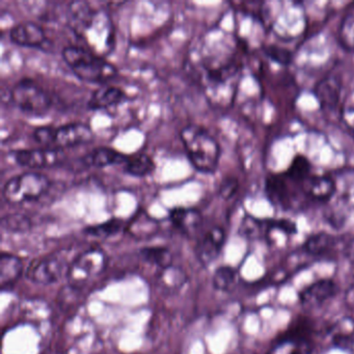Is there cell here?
<instances>
[{"mask_svg": "<svg viewBox=\"0 0 354 354\" xmlns=\"http://www.w3.org/2000/svg\"><path fill=\"white\" fill-rule=\"evenodd\" d=\"M345 304L351 312L354 313V283L348 288L345 294Z\"/></svg>", "mask_w": 354, "mask_h": 354, "instance_id": "cell-37", "label": "cell"}, {"mask_svg": "<svg viewBox=\"0 0 354 354\" xmlns=\"http://www.w3.org/2000/svg\"><path fill=\"white\" fill-rule=\"evenodd\" d=\"M225 242V230L221 227H211L198 242V248H196V256H198V261L204 266H208L211 263L214 262L221 254Z\"/></svg>", "mask_w": 354, "mask_h": 354, "instance_id": "cell-11", "label": "cell"}, {"mask_svg": "<svg viewBox=\"0 0 354 354\" xmlns=\"http://www.w3.org/2000/svg\"><path fill=\"white\" fill-rule=\"evenodd\" d=\"M10 40L18 46L45 49L48 45L46 32L42 26L32 21H24L10 30Z\"/></svg>", "mask_w": 354, "mask_h": 354, "instance_id": "cell-9", "label": "cell"}, {"mask_svg": "<svg viewBox=\"0 0 354 354\" xmlns=\"http://www.w3.org/2000/svg\"><path fill=\"white\" fill-rule=\"evenodd\" d=\"M342 119H343L344 123L347 126L348 129L354 133V109L350 107V109H344L342 113Z\"/></svg>", "mask_w": 354, "mask_h": 354, "instance_id": "cell-36", "label": "cell"}, {"mask_svg": "<svg viewBox=\"0 0 354 354\" xmlns=\"http://www.w3.org/2000/svg\"><path fill=\"white\" fill-rule=\"evenodd\" d=\"M337 292V286L333 279H320L300 292L299 301L308 310L318 308L335 297Z\"/></svg>", "mask_w": 354, "mask_h": 354, "instance_id": "cell-10", "label": "cell"}, {"mask_svg": "<svg viewBox=\"0 0 354 354\" xmlns=\"http://www.w3.org/2000/svg\"><path fill=\"white\" fill-rule=\"evenodd\" d=\"M187 281V275L183 269L171 266L161 269L157 279V285L161 292L165 294L175 293L179 291Z\"/></svg>", "mask_w": 354, "mask_h": 354, "instance_id": "cell-20", "label": "cell"}, {"mask_svg": "<svg viewBox=\"0 0 354 354\" xmlns=\"http://www.w3.org/2000/svg\"><path fill=\"white\" fill-rule=\"evenodd\" d=\"M188 159L196 171L213 174L218 167L221 146L202 126L190 124L180 133Z\"/></svg>", "mask_w": 354, "mask_h": 354, "instance_id": "cell-1", "label": "cell"}, {"mask_svg": "<svg viewBox=\"0 0 354 354\" xmlns=\"http://www.w3.org/2000/svg\"><path fill=\"white\" fill-rule=\"evenodd\" d=\"M267 354H315V350L310 342L296 337L283 339Z\"/></svg>", "mask_w": 354, "mask_h": 354, "instance_id": "cell-22", "label": "cell"}, {"mask_svg": "<svg viewBox=\"0 0 354 354\" xmlns=\"http://www.w3.org/2000/svg\"><path fill=\"white\" fill-rule=\"evenodd\" d=\"M13 158L18 165L26 169H53L66 160V154L57 148L26 149L15 151Z\"/></svg>", "mask_w": 354, "mask_h": 354, "instance_id": "cell-7", "label": "cell"}, {"mask_svg": "<svg viewBox=\"0 0 354 354\" xmlns=\"http://www.w3.org/2000/svg\"><path fill=\"white\" fill-rule=\"evenodd\" d=\"M10 100L30 117H44L53 106L50 94L30 78H22L16 82L10 91Z\"/></svg>", "mask_w": 354, "mask_h": 354, "instance_id": "cell-4", "label": "cell"}, {"mask_svg": "<svg viewBox=\"0 0 354 354\" xmlns=\"http://www.w3.org/2000/svg\"><path fill=\"white\" fill-rule=\"evenodd\" d=\"M239 233L243 237L252 238V239L261 237L263 234H268L267 219H259L248 215L244 217L240 225Z\"/></svg>", "mask_w": 354, "mask_h": 354, "instance_id": "cell-30", "label": "cell"}, {"mask_svg": "<svg viewBox=\"0 0 354 354\" xmlns=\"http://www.w3.org/2000/svg\"><path fill=\"white\" fill-rule=\"evenodd\" d=\"M82 297V289L68 285L59 294V306L64 310H70L80 306Z\"/></svg>", "mask_w": 354, "mask_h": 354, "instance_id": "cell-32", "label": "cell"}, {"mask_svg": "<svg viewBox=\"0 0 354 354\" xmlns=\"http://www.w3.org/2000/svg\"><path fill=\"white\" fill-rule=\"evenodd\" d=\"M238 281V272L231 266H221L213 274L212 283L215 289L229 292L235 288Z\"/></svg>", "mask_w": 354, "mask_h": 354, "instance_id": "cell-27", "label": "cell"}, {"mask_svg": "<svg viewBox=\"0 0 354 354\" xmlns=\"http://www.w3.org/2000/svg\"><path fill=\"white\" fill-rule=\"evenodd\" d=\"M94 140V132L88 124L76 123L65 124L55 127L53 148L64 149L73 148L90 144Z\"/></svg>", "mask_w": 354, "mask_h": 354, "instance_id": "cell-8", "label": "cell"}, {"mask_svg": "<svg viewBox=\"0 0 354 354\" xmlns=\"http://www.w3.org/2000/svg\"><path fill=\"white\" fill-rule=\"evenodd\" d=\"M32 225V219L22 213L8 214L1 219V227L9 233H26Z\"/></svg>", "mask_w": 354, "mask_h": 354, "instance_id": "cell-29", "label": "cell"}, {"mask_svg": "<svg viewBox=\"0 0 354 354\" xmlns=\"http://www.w3.org/2000/svg\"><path fill=\"white\" fill-rule=\"evenodd\" d=\"M337 40L345 50L354 51V7L344 16L337 32Z\"/></svg>", "mask_w": 354, "mask_h": 354, "instance_id": "cell-28", "label": "cell"}, {"mask_svg": "<svg viewBox=\"0 0 354 354\" xmlns=\"http://www.w3.org/2000/svg\"><path fill=\"white\" fill-rule=\"evenodd\" d=\"M174 227L187 237H196L203 225V215L198 209L176 207L169 211Z\"/></svg>", "mask_w": 354, "mask_h": 354, "instance_id": "cell-12", "label": "cell"}, {"mask_svg": "<svg viewBox=\"0 0 354 354\" xmlns=\"http://www.w3.org/2000/svg\"><path fill=\"white\" fill-rule=\"evenodd\" d=\"M263 51L269 59L281 64V65L287 66L291 63L292 53L288 49L281 48L275 45H268L263 48Z\"/></svg>", "mask_w": 354, "mask_h": 354, "instance_id": "cell-33", "label": "cell"}, {"mask_svg": "<svg viewBox=\"0 0 354 354\" xmlns=\"http://www.w3.org/2000/svg\"><path fill=\"white\" fill-rule=\"evenodd\" d=\"M302 194L317 202H327L335 192V183L328 176L310 175L300 185Z\"/></svg>", "mask_w": 354, "mask_h": 354, "instance_id": "cell-14", "label": "cell"}, {"mask_svg": "<svg viewBox=\"0 0 354 354\" xmlns=\"http://www.w3.org/2000/svg\"><path fill=\"white\" fill-rule=\"evenodd\" d=\"M328 335L335 347L354 354V319H339L330 327Z\"/></svg>", "mask_w": 354, "mask_h": 354, "instance_id": "cell-18", "label": "cell"}, {"mask_svg": "<svg viewBox=\"0 0 354 354\" xmlns=\"http://www.w3.org/2000/svg\"><path fill=\"white\" fill-rule=\"evenodd\" d=\"M55 130V126H42V127L36 128L32 132V138L44 148H53Z\"/></svg>", "mask_w": 354, "mask_h": 354, "instance_id": "cell-34", "label": "cell"}, {"mask_svg": "<svg viewBox=\"0 0 354 354\" xmlns=\"http://www.w3.org/2000/svg\"><path fill=\"white\" fill-rule=\"evenodd\" d=\"M124 227H125V223L122 219L111 218L104 221V223L86 227L84 230V233L94 238L106 239V238L119 234L124 229Z\"/></svg>", "mask_w": 354, "mask_h": 354, "instance_id": "cell-26", "label": "cell"}, {"mask_svg": "<svg viewBox=\"0 0 354 354\" xmlns=\"http://www.w3.org/2000/svg\"><path fill=\"white\" fill-rule=\"evenodd\" d=\"M158 230V225L149 217L140 216L132 221L129 225V231L132 236L140 239L151 238Z\"/></svg>", "mask_w": 354, "mask_h": 354, "instance_id": "cell-31", "label": "cell"}, {"mask_svg": "<svg viewBox=\"0 0 354 354\" xmlns=\"http://www.w3.org/2000/svg\"><path fill=\"white\" fill-rule=\"evenodd\" d=\"M71 263L67 258L59 254H51L44 258L37 259L28 265L26 277L37 285H53L67 277Z\"/></svg>", "mask_w": 354, "mask_h": 354, "instance_id": "cell-6", "label": "cell"}, {"mask_svg": "<svg viewBox=\"0 0 354 354\" xmlns=\"http://www.w3.org/2000/svg\"><path fill=\"white\" fill-rule=\"evenodd\" d=\"M289 179L285 173L271 174L267 177L266 194L269 201L283 210H288L292 206V194L290 190Z\"/></svg>", "mask_w": 354, "mask_h": 354, "instance_id": "cell-13", "label": "cell"}, {"mask_svg": "<svg viewBox=\"0 0 354 354\" xmlns=\"http://www.w3.org/2000/svg\"><path fill=\"white\" fill-rule=\"evenodd\" d=\"M126 100V94L123 90L117 86L102 84L100 88L93 92L88 107L92 111H104L118 106Z\"/></svg>", "mask_w": 354, "mask_h": 354, "instance_id": "cell-16", "label": "cell"}, {"mask_svg": "<svg viewBox=\"0 0 354 354\" xmlns=\"http://www.w3.org/2000/svg\"><path fill=\"white\" fill-rule=\"evenodd\" d=\"M283 173L293 183L301 185L304 180L312 175V165L310 161L304 155L298 154L294 157L289 167Z\"/></svg>", "mask_w": 354, "mask_h": 354, "instance_id": "cell-24", "label": "cell"}, {"mask_svg": "<svg viewBox=\"0 0 354 354\" xmlns=\"http://www.w3.org/2000/svg\"><path fill=\"white\" fill-rule=\"evenodd\" d=\"M238 190V181L235 178H227L221 182L219 194L225 200H230Z\"/></svg>", "mask_w": 354, "mask_h": 354, "instance_id": "cell-35", "label": "cell"}, {"mask_svg": "<svg viewBox=\"0 0 354 354\" xmlns=\"http://www.w3.org/2000/svg\"><path fill=\"white\" fill-rule=\"evenodd\" d=\"M107 266V257L103 250H88L78 254L71 262L68 272V285L82 289L84 285L98 277Z\"/></svg>", "mask_w": 354, "mask_h": 354, "instance_id": "cell-5", "label": "cell"}, {"mask_svg": "<svg viewBox=\"0 0 354 354\" xmlns=\"http://www.w3.org/2000/svg\"><path fill=\"white\" fill-rule=\"evenodd\" d=\"M62 57L74 75L82 82L106 84L107 82L117 76L115 66L84 47H66Z\"/></svg>", "mask_w": 354, "mask_h": 354, "instance_id": "cell-2", "label": "cell"}, {"mask_svg": "<svg viewBox=\"0 0 354 354\" xmlns=\"http://www.w3.org/2000/svg\"><path fill=\"white\" fill-rule=\"evenodd\" d=\"M140 256L147 262L159 269H165L173 265V254L169 248L163 246H150L140 250Z\"/></svg>", "mask_w": 354, "mask_h": 354, "instance_id": "cell-25", "label": "cell"}, {"mask_svg": "<svg viewBox=\"0 0 354 354\" xmlns=\"http://www.w3.org/2000/svg\"><path fill=\"white\" fill-rule=\"evenodd\" d=\"M342 93L341 78L337 75H328L318 82L315 88V95L322 109L333 111L337 109Z\"/></svg>", "mask_w": 354, "mask_h": 354, "instance_id": "cell-15", "label": "cell"}, {"mask_svg": "<svg viewBox=\"0 0 354 354\" xmlns=\"http://www.w3.org/2000/svg\"><path fill=\"white\" fill-rule=\"evenodd\" d=\"M50 186V179L44 174L26 171L8 180L3 186V196L9 204L21 205L42 198Z\"/></svg>", "mask_w": 354, "mask_h": 354, "instance_id": "cell-3", "label": "cell"}, {"mask_svg": "<svg viewBox=\"0 0 354 354\" xmlns=\"http://www.w3.org/2000/svg\"><path fill=\"white\" fill-rule=\"evenodd\" d=\"M24 272V263L19 257L12 254H1L0 258V285L10 287L14 285Z\"/></svg>", "mask_w": 354, "mask_h": 354, "instance_id": "cell-19", "label": "cell"}, {"mask_svg": "<svg viewBox=\"0 0 354 354\" xmlns=\"http://www.w3.org/2000/svg\"><path fill=\"white\" fill-rule=\"evenodd\" d=\"M156 169L152 157L142 153L133 157H129L126 165H124V171L128 175L133 177L142 178L150 176Z\"/></svg>", "mask_w": 354, "mask_h": 354, "instance_id": "cell-23", "label": "cell"}, {"mask_svg": "<svg viewBox=\"0 0 354 354\" xmlns=\"http://www.w3.org/2000/svg\"><path fill=\"white\" fill-rule=\"evenodd\" d=\"M337 238L328 233H317L310 236L304 245V252L312 256L329 254L337 246Z\"/></svg>", "mask_w": 354, "mask_h": 354, "instance_id": "cell-21", "label": "cell"}, {"mask_svg": "<svg viewBox=\"0 0 354 354\" xmlns=\"http://www.w3.org/2000/svg\"><path fill=\"white\" fill-rule=\"evenodd\" d=\"M128 159H129V156L119 152V151L102 147V148L94 149L88 154L84 155L82 160L86 167L104 169L111 165H125Z\"/></svg>", "mask_w": 354, "mask_h": 354, "instance_id": "cell-17", "label": "cell"}]
</instances>
